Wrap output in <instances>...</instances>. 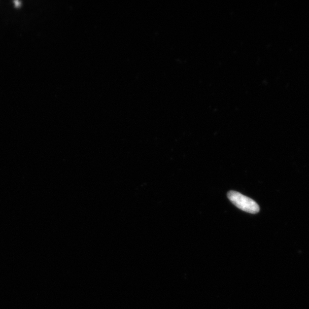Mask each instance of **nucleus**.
Instances as JSON below:
<instances>
[{
	"label": "nucleus",
	"mask_w": 309,
	"mask_h": 309,
	"mask_svg": "<svg viewBox=\"0 0 309 309\" xmlns=\"http://www.w3.org/2000/svg\"><path fill=\"white\" fill-rule=\"evenodd\" d=\"M227 196L236 207L244 212L250 214H257L260 210L258 204L254 200L240 194L238 192L234 191L228 192Z\"/></svg>",
	"instance_id": "obj_1"
}]
</instances>
